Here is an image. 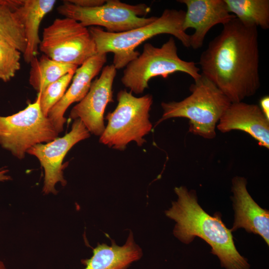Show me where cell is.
Returning <instances> with one entry per match:
<instances>
[{
    "instance_id": "obj_12",
    "label": "cell",
    "mask_w": 269,
    "mask_h": 269,
    "mask_svg": "<svg viewBox=\"0 0 269 269\" xmlns=\"http://www.w3.org/2000/svg\"><path fill=\"white\" fill-rule=\"evenodd\" d=\"M187 8L183 22V30L194 29L190 35V47L201 48L208 31L215 25H224L236 16L231 13L225 0H179Z\"/></svg>"
},
{
    "instance_id": "obj_9",
    "label": "cell",
    "mask_w": 269,
    "mask_h": 269,
    "mask_svg": "<svg viewBox=\"0 0 269 269\" xmlns=\"http://www.w3.org/2000/svg\"><path fill=\"white\" fill-rule=\"evenodd\" d=\"M39 49L53 60L77 66L97 54L88 28L66 17L44 28Z\"/></svg>"
},
{
    "instance_id": "obj_26",
    "label": "cell",
    "mask_w": 269,
    "mask_h": 269,
    "mask_svg": "<svg viewBox=\"0 0 269 269\" xmlns=\"http://www.w3.org/2000/svg\"><path fill=\"white\" fill-rule=\"evenodd\" d=\"M0 269H7L4 263L0 261Z\"/></svg>"
},
{
    "instance_id": "obj_2",
    "label": "cell",
    "mask_w": 269,
    "mask_h": 269,
    "mask_svg": "<svg viewBox=\"0 0 269 269\" xmlns=\"http://www.w3.org/2000/svg\"><path fill=\"white\" fill-rule=\"evenodd\" d=\"M174 191L177 200L165 212L167 217L176 222L174 235L186 244L196 237L204 240L226 269H250L247 259L237 251L232 231L223 222L221 215L207 213L198 204L195 190L180 186L176 187Z\"/></svg>"
},
{
    "instance_id": "obj_1",
    "label": "cell",
    "mask_w": 269,
    "mask_h": 269,
    "mask_svg": "<svg viewBox=\"0 0 269 269\" xmlns=\"http://www.w3.org/2000/svg\"><path fill=\"white\" fill-rule=\"evenodd\" d=\"M258 32L236 17L223 25L219 34L201 53L202 75L212 82L231 103L242 102L260 87Z\"/></svg>"
},
{
    "instance_id": "obj_11",
    "label": "cell",
    "mask_w": 269,
    "mask_h": 269,
    "mask_svg": "<svg viewBox=\"0 0 269 269\" xmlns=\"http://www.w3.org/2000/svg\"><path fill=\"white\" fill-rule=\"evenodd\" d=\"M116 74L113 64L104 67L86 95L70 111L71 119H80L90 133L95 135L100 136L105 129L104 115L108 104L114 102L112 88Z\"/></svg>"
},
{
    "instance_id": "obj_5",
    "label": "cell",
    "mask_w": 269,
    "mask_h": 269,
    "mask_svg": "<svg viewBox=\"0 0 269 269\" xmlns=\"http://www.w3.org/2000/svg\"><path fill=\"white\" fill-rule=\"evenodd\" d=\"M117 100L116 109L106 116L108 124L100 136L99 142L119 150H124L132 141L142 146L146 142L143 137L152 128L149 120L152 96L146 94L136 97L132 92L121 90Z\"/></svg>"
},
{
    "instance_id": "obj_7",
    "label": "cell",
    "mask_w": 269,
    "mask_h": 269,
    "mask_svg": "<svg viewBox=\"0 0 269 269\" xmlns=\"http://www.w3.org/2000/svg\"><path fill=\"white\" fill-rule=\"evenodd\" d=\"M58 134L43 114L38 95L23 110L10 116H0V145L19 159L32 146L52 141Z\"/></svg>"
},
{
    "instance_id": "obj_3",
    "label": "cell",
    "mask_w": 269,
    "mask_h": 269,
    "mask_svg": "<svg viewBox=\"0 0 269 269\" xmlns=\"http://www.w3.org/2000/svg\"><path fill=\"white\" fill-rule=\"evenodd\" d=\"M185 11L165 9L153 22L130 31L110 33L101 27L88 28L96 46L97 54H114L113 65L117 69L125 67L140 53L136 48L153 37L163 34L173 35L186 47H190V35L183 30Z\"/></svg>"
},
{
    "instance_id": "obj_4",
    "label": "cell",
    "mask_w": 269,
    "mask_h": 269,
    "mask_svg": "<svg viewBox=\"0 0 269 269\" xmlns=\"http://www.w3.org/2000/svg\"><path fill=\"white\" fill-rule=\"evenodd\" d=\"M189 90L191 94L182 101L161 103L163 114L155 126L170 118H185L189 120L190 132L205 138H214L217 124L231 102L202 74Z\"/></svg>"
},
{
    "instance_id": "obj_25",
    "label": "cell",
    "mask_w": 269,
    "mask_h": 269,
    "mask_svg": "<svg viewBox=\"0 0 269 269\" xmlns=\"http://www.w3.org/2000/svg\"><path fill=\"white\" fill-rule=\"evenodd\" d=\"M8 170L5 168H0V181L4 182L11 180V177L8 174Z\"/></svg>"
},
{
    "instance_id": "obj_20",
    "label": "cell",
    "mask_w": 269,
    "mask_h": 269,
    "mask_svg": "<svg viewBox=\"0 0 269 269\" xmlns=\"http://www.w3.org/2000/svg\"><path fill=\"white\" fill-rule=\"evenodd\" d=\"M229 11L244 25L269 28V0H225Z\"/></svg>"
},
{
    "instance_id": "obj_24",
    "label": "cell",
    "mask_w": 269,
    "mask_h": 269,
    "mask_svg": "<svg viewBox=\"0 0 269 269\" xmlns=\"http://www.w3.org/2000/svg\"><path fill=\"white\" fill-rule=\"evenodd\" d=\"M261 110L268 119L269 120V97L265 96L262 97L260 100V106Z\"/></svg>"
},
{
    "instance_id": "obj_14",
    "label": "cell",
    "mask_w": 269,
    "mask_h": 269,
    "mask_svg": "<svg viewBox=\"0 0 269 269\" xmlns=\"http://www.w3.org/2000/svg\"><path fill=\"white\" fill-rule=\"evenodd\" d=\"M216 127L222 133L244 131L257 140L260 146L269 148V120L257 105L243 101L231 103Z\"/></svg>"
},
{
    "instance_id": "obj_19",
    "label": "cell",
    "mask_w": 269,
    "mask_h": 269,
    "mask_svg": "<svg viewBox=\"0 0 269 269\" xmlns=\"http://www.w3.org/2000/svg\"><path fill=\"white\" fill-rule=\"evenodd\" d=\"M20 3L21 0H0V41L23 54L26 45L24 29L13 10Z\"/></svg>"
},
{
    "instance_id": "obj_15",
    "label": "cell",
    "mask_w": 269,
    "mask_h": 269,
    "mask_svg": "<svg viewBox=\"0 0 269 269\" xmlns=\"http://www.w3.org/2000/svg\"><path fill=\"white\" fill-rule=\"evenodd\" d=\"M107 60V54H97L76 70L70 87L47 114V117L59 133L63 131L64 124L66 122L64 117L66 111L71 104L79 102L86 95L93 79L102 70Z\"/></svg>"
},
{
    "instance_id": "obj_16",
    "label": "cell",
    "mask_w": 269,
    "mask_h": 269,
    "mask_svg": "<svg viewBox=\"0 0 269 269\" xmlns=\"http://www.w3.org/2000/svg\"><path fill=\"white\" fill-rule=\"evenodd\" d=\"M142 255V250L135 243L131 231L124 245L118 246L114 240L111 246L98 243L91 258L81 262L85 266L84 269H127Z\"/></svg>"
},
{
    "instance_id": "obj_8",
    "label": "cell",
    "mask_w": 269,
    "mask_h": 269,
    "mask_svg": "<svg viewBox=\"0 0 269 269\" xmlns=\"http://www.w3.org/2000/svg\"><path fill=\"white\" fill-rule=\"evenodd\" d=\"M64 17L73 19L85 27H104L110 33L130 31L148 24L157 17L144 16L150 11L145 3L130 4L119 0H108L99 6L85 8L66 0L57 8Z\"/></svg>"
},
{
    "instance_id": "obj_22",
    "label": "cell",
    "mask_w": 269,
    "mask_h": 269,
    "mask_svg": "<svg viewBox=\"0 0 269 269\" xmlns=\"http://www.w3.org/2000/svg\"><path fill=\"white\" fill-rule=\"evenodd\" d=\"M21 52L9 44L0 41V80L7 82L20 68Z\"/></svg>"
},
{
    "instance_id": "obj_10",
    "label": "cell",
    "mask_w": 269,
    "mask_h": 269,
    "mask_svg": "<svg viewBox=\"0 0 269 269\" xmlns=\"http://www.w3.org/2000/svg\"><path fill=\"white\" fill-rule=\"evenodd\" d=\"M90 133L80 119L74 120L71 131L61 137H57L45 144L39 143L30 147L27 153L39 161L44 171L42 192L45 194H56L55 185L67 184L63 175V159L70 149L77 143L89 138Z\"/></svg>"
},
{
    "instance_id": "obj_6",
    "label": "cell",
    "mask_w": 269,
    "mask_h": 269,
    "mask_svg": "<svg viewBox=\"0 0 269 269\" xmlns=\"http://www.w3.org/2000/svg\"><path fill=\"white\" fill-rule=\"evenodd\" d=\"M125 67L121 82L131 92L136 94L143 93L148 88L149 81L156 76L167 78L170 74L181 72L196 81L201 76L196 63L184 61L178 56L172 36L160 47L146 43L142 53Z\"/></svg>"
},
{
    "instance_id": "obj_18",
    "label": "cell",
    "mask_w": 269,
    "mask_h": 269,
    "mask_svg": "<svg viewBox=\"0 0 269 269\" xmlns=\"http://www.w3.org/2000/svg\"><path fill=\"white\" fill-rule=\"evenodd\" d=\"M28 81L32 87L41 93L48 85L78 66L55 61L42 54L30 61Z\"/></svg>"
},
{
    "instance_id": "obj_21",
    "label": "cell",
    "mask_w": 269,
    "mask_h": 269,
    "mask_svg": "<svg viewBox=\"0 0 269 269\" xmlns=\"http://www.w3.org/2000/svg\"><path fill=\"white\" fill-rule=\"evenodd\" d=\"M76 70H73L48 85L38 93L41 110L46 117L50 109L63 97Z\"/></svg>"
},
{
    "instance_id": "obj_13",
    "label": "cell",
    "mask_w": 269,
    "mask_h": 269,
    "mask_svg": "<svg viewBox=\"0 0 269 269\" xmlns=\"http://www.w3.org/2000/svg\"><path fill=\"white\" fill-rule=\"evenodd\" d=\"M247 180L241 176L232 179V200L235 220L231 231L243 228L261 236L269 246V211L261 208L252 198L247 188Z\"/></svg>"
},
{
    "instance_id": "obj_23",
    "label": "cell",
    "mask_w": 269,
    "mask_h": 269,
    "mask_svg": "<svg viewBox=\"0 0 269 269\" xmlns=\"http://www.w3.org/2000/svg\"><path fill=\"white\" fill-rule=\"evenodd\" d=\"M67 2L75 5L85 8L94 7L104 4V0H67Z\"/></svg>"
},
{
    "instance_id": "obj_17",
    "label": "cell",
    "mask_w": 269,
    "mask_h": 269,
    "mask_svg": "<svg viewBox=\"0 0 269 269\" xmlns=\"http://www.w3.org/2000/svg\"><path fill=\"white\" fill-rule=\"evenodd\" d=\"M56 2L55 0H22L14 10L24 29L26 45L23 56L27 63L36 57L41 41L39 36L40 23Z\"/></svg>"
}]
</instances>
